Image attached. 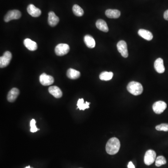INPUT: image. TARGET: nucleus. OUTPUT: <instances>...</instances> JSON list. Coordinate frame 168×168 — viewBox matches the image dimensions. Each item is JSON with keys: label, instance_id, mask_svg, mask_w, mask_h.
I'll list each match as a JSON object with an SVG mask.
<instances>
[{"label": "nucleus", "instance_id": "obj_8", "mask_svg": "<svg viewBox=\"0 0 168 168\" xmlns=\"http://www.w3.org/2000/svg\"><path fill=\"white\" fill-rule=\"evenodd\" d=\"M167 108V104L163 101H158L153 105V110L157 114H161Z\"/></svg>", "mask_w": 168, "mask_h": 168}, {"label": "nucleus", "instance_id": "obj_1", "mask_svg": "<svg viewBox=\"0 0 168 168\" xmlns=\"http://www.w3.org/2000/svg\"><path fill=\"white\" fill-rule=\"evenodd\" d=\"M120 147L119 140L116 137H113L109 139L107 143L106 150L109 155H115L119 151Z\"/></svg>", "mask_w": 168, "mask_h": 168}, {"label": "nucleus", "instance_id": "obj_28", "mask_svg": "<svg viewBox=\"0 0 168 168\" xmlns=\"http://www.w3.org/2000/svg\"><path fill=\"white\" fill-rule=\"evenodd\" d=\"M128 168H135V166L134 165L132 161H129L128 165Z\"/></svg>", "mask_w": 168, "mask_h": 168}, {"label": "nucleus", "instance_id": "obj_5", "mask_svg": "<svg viewBox=\"0 0 168 168\" xmlns=\"http://www.w3.org/2000/svg\"><path fill=\"white\" fill-rule=\"evenodd\" d=\"M21 12L18 10H12L9 11L7 14L4 16V21L5 22H9L11 20L18 19L21 17Z\"/></svg>", "mask_w": 168, "mask_h": 168}, {"label": "nucleus", "instance_id": "obj_3", "mask_svg": "<svg viewBox=\"0 0 168 168\" xmlns=\"http://www.w3.org/2000/svg\"><path fill=\"white\" fill-rule=\"evenodd\" d=\"M70 51V47L66 43H60L57 45L55 49L56 54L59 56H63L67 54Z\"/></svg>", "mask_w": 168, "mask_h": 168}, {"label": "nucleus", "instance_id": "obj_22", "mask_svg": "<svg viewBox=\"0 0 168 168\" xmlns=\"http://www.w3.org/2000/svg\"><path fill=\"white\" fill-rule=\"evenodd\" d=\"M114 76L112 72H107V71H103L102 72L100 75V79L102 80L108 81L111 80Z\"/></svg>", "mask_w": 168, "mask_h": 168}, {"label": "nucleus", "instance_id": "obj_27", "mask_svg": "<svg viewBox=\"0 0 168 168\" xmlns=\"http://www.w3.org/2000/svg\"><path fill=\"white\" fill-rule=\"evenodd\" d=\"M163 17H164V18L165 20L168 21V10L165 11V12L164 13Z\"/></svg>", "mask_w": 168, "mask_h": 168}, {"label": "nucleus", "instance_id": "obj_11", "mask_svg": "<svg viewBox=\"0 0 168 168\" xmlns=\"http://www.w3.org/2000/svg\"><path fill=\"white\" fill-rule=\"evenodd\" d=\"M59 18L56 15L54 12L51 11L48 14V24L51 26L55 27L59 22Z\"/></svg>", "mask_w": 168, "mask_h": 168}, {"label": "nucleus", "instance_id": "obj_12", "mask_svg": "<svg viewBox=\"0 0 168 168\" xmlns=\"http://www.w3.org/2000/svg\"><path fill=\"white\" fill-rule=\"evenodd\" d=\"M154 68L158 73H162L164 72L165 67L163 65V61L162 58H157L155 61L154 63Z\"/></svg>", "mask_w": 168, "mask_h": 168}, {"label": "nucleus", "instance_id": "obj_16", "mask_svg": "<svg viewBox=\"0 0 168 168\" xmlns=\"http://www.w3.org/2000/svg\"><path fill=\"white\" fill-rule=\"evenodd\" d=\"M138 34L140 37L143 38L148 41H150L153 39V36L152 33L148 30L144 29L139 30Z\"/></svg>", "mask_w": 168, "mask_h": 168}, {"label": "nucleus", "instance_id": "obj_23", "mask_svg": "<svg viewBox=\"0 0 168 168\" xmlns=\"http://www.w3.org/2000/svg\"><path fill=\"white\" fill-rule=\"evenodd\" d=\"M73 13L77 16H81L84 15V11L79 5L75 4L72 7Z\"/></svg>", "mask_w": 168, "mask_h": 168}, {"label": "nucleus", "instance_id": "obj_21", "mask_svg": "<svg viewBox=\"0 0 168 168\" xmlns=\"http://www.w3.org/2000/svg\"><path fill=\"white\" fill-rule=\"evenodd\" d=\"M90 103L86 102L84 103V100L83 99H79L78 100L77 102V106L78 108L80 110H84L86 109H88L89 108Z\"/></svg>", "mask_w": 168, "mask_h": 168}, {"label": "nucleus", "instance_id": "obj_10", "mask_svg": "<svg viewBox=\"0 0 168 168\" xmlns=\"http://www.w3.org/2000/svg\"><path fill=\"white\" fill-rule=\"evenodd\" d=\"M27 12L31 16L34 17H39L41 14V10L32 4L28 6Z\"/></svg>", "mask_w": 168, "mask_h": 168}, {"label": "nucleus", "instance_id": "obj_2", "mask_svg": "<svg viewBox=\"0 0 168 168\" xmlns=\"http://www.w3.org/2000/svg\"><path fill=\"white\" fill-rule=\"evenodd\" d=\"M128 91L133 95L137 96L140 95L143 92V89L142 84L138 82L131 81L127 86Z\"/></svg>", "mask_w": 168, "mask_h": 168}, {"label": "nucleus", "instance_id": "obj_24", "mask_svg": "<svg viewBox=\"0 0 168 168\" xmlns=\"http://www.w3.org/2000/svg\"><path fill=\"white\" fill-rule=\"evenodd\" d=\"M167 162L166 159L163 156H159L156 159V165L157 167H160L165 164Z\"/></svg>", "mask_w": 168, "mask_h": 168}, {"label": "nucleus", "instance_id": "obj_9", "mask_svg": "<svg viewBox=\"0 0 168 168\" xmlns=\"http://www.w3.org/2000/svg\"><path fill=\"white\" fill-rule=\"evenodd\" d=\"M118 51L121 54L123 57L126 58L129 56L128 47L126 42L123 40L120 41L117 44Z\"/></svg>", "mask_w": 168, "mask_h": 168}, {"label": "nucleus", "instance_id": "obj_18", "mask_svg": "<svg viewBox=\"0 0 168 168\" xmlns=\"http://www.w3.org/2000/svg\"><path fill=\"white\" fill-rule=\"evenodd\" d=\"M105 14L109 18H118L120 16V12L117 10L108 9L106 11Z\"/></svg>", "mask_w": 168, "mask_h": 168}, {"label": "nucleus", "instance_id": "obj_7", "mask_svg": "<svg viewBox=\"0 0 168 168\" xmlns=\"http://www.w3.org/2000/svg\"><path fill=\"white\" fill-rule=\"evenodd\" d=\"M40 82L44 86H50L54 82L53 77L47 75L46 73H43L39 77Z\"/></svg>", "mask_w": 168, "mask_h": 168}, {"label": "nucleus", "instance_id": "obj_6", "mask_svg": "<svg viewBox=\"0 0 168 168\" xmlns=\"http://www.w3.org/2000/svg\"><path fill=\"white\" fill-rule=\"evenodd\" d=\"M11 53L9 51L5 52L2 56L0 57V67H6L10 64L12 59Z\"/></svg>", "mask_w": 168, "mask_h": 168}, {"label": "nucleus", "instance_id": "obj_15", "mask_svg": "<svg viewBox=\"0 0 168 168\" xmlns=\"http://www.w3.org/2000/svg\"><path fill=\"white\" fill-rule=\"evenodd\" d=\"M25 46L30 51H36L38 49L37 43L29 39H26L24 40Z\"/></svg>", "mask_w": 168, "mask_h": 168}, {"label": "nucleus", "instance_id": "obj_19", "mask_svg": "<svg viewBox=\"0 0 168 168\" xmlns=\"http://www.w3.org/2000/svg\"><path fill=\"white\" fill-rule=\"evenodd\" d=\"M96 26L98 29L105 32H107L109 30L106 22L102 19H99L96 23Z\"/></svg>", "mask_w": 168, "mask_h": 168}, {"label": "nucleus", "instance_id": "obj_25", "mask_svg": "<svg viewBox=\"0 0 168 168\" xmlns=\"http://www.w3.org/2000/svg\"><path fill=\"white\" fill-rule=\"evenodd\" d=\"M156 129L158 131H168V124L167 123H162L156 126Z\"/></svg>", "mask_w": 168, "mask_h": 168}, {"label": "nucleus", "instance_id": "obj_17", "mask_svg": "<svg viewBox=\"0 0 168 168\" xmlns=\"http://www.w3.org/2000/svg\"><path fill=\"white\" fill-rule=\"evenodd\" d=\"M68 78L71 79H76L79 78L80 73L79 71L72 68H70L68 70L66 73Z\"/></svg>", "mask_w": 168, "mask_h": 168}, {"label": "nucleus", "instance_id": "obj_13", "mask_svg": "<svg viewBox=\"0 0 168 168\" xmlns=\"http://www.w3.org/2000/svg\"><path fill=\"white\" fill-rule=\"evenodd\" d=\"M19 94V90L16 88H13L8 93L7 100L9 102H13L17 99Z\"/></svg>", "mask_w": 168, "mask_h": 168}, {"label": "nucleus", "instance_id": "obj_4", "mask_svg": "<svg viewBox=\"0 0 168 168\" xmlns=\"http://www.w3.org/2000/svg\"><path fill=\"white\" fill-rule=\"evenodd\" d=\"M156 159V153L154 150L149 149L146 152L144 158L145 164L147 165L152 164Z\"/></svg>", "mask_w": 168, "mask_h": 168}, {"label": "nucleus", "instance_id": "obj_29", "mask_svg": "<svg viewBox=\"0 0 168 168\" xmlns=\"http://www.w3.org/2000/svg\"><path fill=\"white\" fill-rule=\"evenodd\" d=\"M25 168H31V167H30V166H27V167H26Z\"/></svg>", "mask_w": 168, "mask_h": 168}, {"label": "nucleus", "instance_id": "obj_20", "mask_svg": "<svg viewBox=\"0 0 168 168\" xmlns=\"http://www.w3.org/2000/svg\"><path fill=\"white\" fill-rule=\"evenodd\" d=\"M84 42L87 47L89 48H93L95 46V41L94 39L90 35H87L84 37Z\"/></svg>", "mask_w": 168, "mask_h": 168}, {"label": "nucleus", "instance_id": "obj_26", "mask_svg": "<svg viewBox=\"0 0 168 168\" xmlns=\"http://www.w3.org/2000/svg\"><path fill=\"white\" fill-rule=\"evenodd\" d=\"M36 121L35 119L31 120L30 121V132L32 133L36 132L39 130V129L37 128L36 126Z\"/></svg>", "mask_w": 168, "mask_h": 168}, {"label": "nucleus", "instance_id": "obj_14", "mask_svg": "<svg viewBox=\"0 0 168 168\" xmlns=\"http://www.w3.org/2000/svg\"><path fill=\"white\" fill-rule=\"evenodd\" d=\"M49 92L56 98H60L63 95L62 91L57 86H51L49 88Z\"/></svg>", "mask_w": 168, "mask_h": 168}]
</instances>
